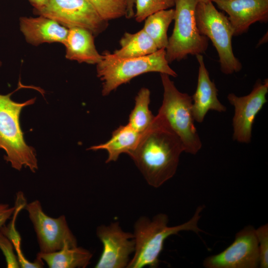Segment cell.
<instances>
[{
  "mask_svg": "<svg viewBox=\"0 0 268 268\" xmlns=\"http://www.w3.org/2000/svg\"><path fill=\"white\" fill-rule=\"evenodd\" d=\"M169 64L165 49H158L147 56L131 58H116L106 53L96 64L97 75L102 82V94L107 96L122 84L147 72H157L177 77V73Z\"/></svg>",
  "mask_w": 268,
  "mask_h": 268,
  "instance_id": "277c9868",
  "label": "cell"
},
{
  "mask_svg": "<svg viewBox=\"0 0 268 268\" xmlns=\"http://www.w3.org/2000/svg\"><path fill=\"white\" fill-rule=\"evenodd\" d=\"M104 21L126 16L127 0H87Z\"/></svg>",
  "mask_w": 268,
  "mask_h": 268,
  "instance_id": "7402d4cb",
  "label": "cell"
},
{
  "mask_svg": "<svg viewBox=\"0 0 268 268\" xmlns=\"http://www.w3.org/2000/svg\"><path fill=\"white\" fill-rule=\"evenodd\" d=\"M20 28L26 40L37 46L43 43H65L68 29L55 20L40 15L20 18Z\"/></svg>",
  "mask_w": 268,
  "mask_h": 268,
  "instance_id": "9a60e30c",
  "label": "cell"
},
{
  "mask_svg": "<svg viewBox=\"0 0 268 268\" xmlns=\"http://www.w3.org/2000/svg\"><path fill=\"white\" fill-rule=\"evenodd\" d=\"M258 242L259 254V267L261 268L268 267V225H263L256 229Z\"/></svg>",
  "mask_w": 268,
  "mask_h": 268,
  "instance_id": "cb8c5ba5",
  "label": "cell"
},
{
  "mask_svg": "<svg viewBox=\"0 0 268 268\" xmlns=\"http://www.w3.org/2000/svg\"><path fill=\"white\" fill-rule=\"evenodd\" d=\"M92 257L89 250L78 246L72 247L67 243L57 251L37 254V258L45 262L50 268H85Z\"/></svg>",
  "mask_w": 268,
  "mask_h": 268,
  "instance_id": "ac0fdd59",
  "label": "cell"
},
{
  "mask_svg": "<svg viewBox=\"0 0 268 268\" xmlns=\"http://www.w3.org/2000/svg\"><path fill=\"white\" fill-rule=\"evenodd\" d=\"M199 2H208L210 1H212V0H198Z\"/></svg>",
  "mask_w": 268,
  "mask_h": 268,
  "instance_id": "f1b7e54d",
  "label": "cell"
},
{
  "mask_svg": "<svg viewBox=\"0 0 268 268\" xmlns=\"http://www.w3.org/2000/svg\"><path fill=\"white\" fill-rule=\"evenodd\" d=\"M174 26L165 49L169 64L181 61L188 55L204 53L209 39L200 33L197 27L195 11L198 0H174Z\"/></svg>",
  "mask_w": 268,
  "mask_h": 268,
  "instance_id": "8992f818",
  "label": "cell"
},
{
  "mask_svg": "<svg viewBox=\"0 0 268 268\" xmlns=\"http://www.w3.org/2000/svg\"><path fill=\"white\" fill-rule=\"evenodd\" d=\"M65 46L66 58L79 63L97 64L103 55L97 51L94 41V35L90 31L81 27L68 29Z\"/></svg>",
  "mask_w": 268,
  "mask_h": 268,
  "instance_id": "2e32d148",
  "label": "cell"
},
{
  "mask_svg": "<svg viewBox=\"0 0 268 268\" xmlns=\"http://www.w3.org/2000/svg\"><path fill=\"white\" fill-rule=\"evenodd\" d=\"M196 58L199 72L196 90L192 97V111L195 121L201 123L209 111L224 112L226 108L218 99V90L210 78L202 55H197Z\"/></svg>",
  "mask_w": 268,
  "mask_h": 268,
  "instance_id": "5bb4252c",
  "label": "cell"
},
{
  "mask_svg": "<svg viewBox=\"0 0 268 268\" xmlns=\"http://www.w3.org/2000/svg\"><path fill=\"white\" fill-rule=\"evenodd\" d=\"M11 94H0V148L5 151L4 159L12 168L20 171L28 167L34 173L38 168L36 154L24 139L19 116L23 108L33 104L35 98L18 103L11 100Z\"/></svg>",
  "mask_w": 268,
  "mask_h": 268,
  "instance_id": "5b68a950",
  "label": "cell"
},
{
  "mask_svg": "<svg viewBox=\"0 0 268 268\" xmlns=\"http://www.w3.org/2000/svg\"><path fill=\"white\" fill-rule=\"evenodd\" d=\"M96 234L103 248L95 268H127L135 249L133 233L124 231L119 223L115 222L98 226Z\"/></svg>",
  "mask_w": 268,
  "mask_h": 268,
  "instance_id": "7c38bea8",
  "label": "cell"
},
{
  "mask_svg": "<svg viewBox=\"0 0 268 268\" xmlns=\"http://www.w3.org/2000/svg\"><path fill=\"white\" fill-rule=\"evenodd\" d=\"M150 91L141 88L135 97V104L130 115L128 124L139 133L145 132L152 124L155 116L149 109Z\"/></svg>",
  "mask_w": 268,
  "mask_h": 268,
  "instance_id": "44dd1931",
  "label": "cell"
},
{
  "mask_svg": "<svg viewBox=\"0 0 268 268\" xmlns=\"http://www.w3.org/2000/svg\"></svg>",
  "mask_w": 268,
  "mask_h": 268,
  "instance_id": "f546056e",
  "label": "cell"
},
{
  "mask_svg": "<svg viewBox=\"0 0 268 268\" xmlns=\"http://www.w3.org/2000/svg\"><path fill=\"white\" fill-rule=\"evenodd\" d=\"M173 6L174 0H135L134 17L137 22H141L155 12Z\"/></svg>",
  "mask_w": 268,
  "mask_h": 268,
  "instance_id": "603a6c76",
  "label": "cell"
},
{
  "mask_svg": "<svg viewBox=\"0 0 268 268\" xmlns=\"http://www.w3.org/2000/svg\"><path fill=\"white\" fill-rule=\"evenodd\" d=\"M184 147L179 137L155 117L129 155L150 186L158 188L175 174Z\"/></svg>",
  "mask_w": 268,
  "mask_h": 268,
  "instance_id": "6da1fadb",
  "label": "cell"
},
{
  "mask_svg": "<svg viewBox=\"0 0 268 268\" xmlns=\"http://www.w3.org/2000/svg\"><path fill=\"white\" fill-rule=\"evenodd\" d=\"M143 133L135 131L128 124L120 126L113 132L109 140L92 146L89 149L95 151L105 150L108 155L106 163L115 162L121 154L129 155L134 149Z\"/></svg>",
  "mask_w": 268,
  "mask_h": 268,
  "instance_id": "e0dca14e",
  "label": "cell"
},
{
  "mask_svg": "<svg viewBox=\"0 0 268 268\" xmlns=\"http://www.w3.org/2000/svg\"><path fill=\"white\" fill-rule=\"evenodd\" d=\"M24 208L36 233L40 253L57 251L66 243L72 247L78 246L64 215L57 218L48 216L43 211L40 201L37 200L26 203Z\"/></svg>",
  "mask_w": 268,
  "mask_h": 268,
  "instance_id": "9c48e42d",
  "label": "cell"
},
{
  "mask_svg": "<svg viewBox=\"0 0 268 268\" xmlns=\"http://www.w3.org/2000/svg\"><path fill=\"white\" fill-rule=\"evenodd\" d=\"M174 9H164L150 14L144 20L142 29L153 40L158 49H165L167 46V31L174 20Z\"/></svg>",
  "mask_w": 268,
  "mask_h": 268,
  "instance_id": "ffe728a7",
  "label": "cell"
},
{
  "mask_svg": "<svg viewBox=\"0 0 268 268\" xmlns=\"http://www.w3.org/2000/svg\"><path fill=\"white\" fill-rule=\"evenodd\" d=\"M228 15L234 36L246 32L257 22L268 21V0H212Z\"/></svg>",
  "mask_w": 268,
  "mask_h": 268,
  "instance_id": "4fadbf2b",
  "label": "cell"
},
{
  "mask_svg": "<svg viewBox=\"0 0 268 268\" xmlns=\"http://www.w3.org/2000/svg\"><path fill=\"white\" fill-rule=\"evenodd\" d=\"M206 268H256L259 267L256 229L247 226L235 235L233 242L221 253L206 258Z\"/></svg>",
  "mask_w": 268,
  "mask_h": 268,
  "instance_id": "30bf717a",
  "label": "cell"
},
{
  "mask_svg": "<svg viewBox=\"0 0 268 268\" xmlns=\"http://www.w3.org/2000/svg\"><path fill=\"white\" fill-rule=\"evenodd\" d=\"M203 208V206H198L189 221L172 227L168 226V217L164 213L156 214L151 219L146 216L139 217L134 225V255L127 268H156L164 242L168 237L182 231H192L196 233L202 231L198 227V222Z\"/></svg>",
  "mask_w": 268,
  "mask_h": 268,
  "instance_id": "7a4b0ae2",
  "label": "cell"
},
{
  "mask_svg": "<svg viewBox=\"0 0 268 268\" xmlns=\"http://www.w3.org/2000/svg\"><path fill=\"white\" fill-rule=\"evenodd\" d=\"M119 44L121 48L111 54L118 58L145 56L158 50L153 40L142 29L134 33H125Z\"/></svg>",
  "mask_w": 268,
  "mask_h": 268,
  "instance_id": "d6986e66",
  "label": "cell"
},
{
  "mask_svg": "<svg viewBox=\"0 0 268 268\" xmlns=\"http://www.w3.org/2000/svg\"><path fill=\"white\" fill-rule=\"evenodd\" d=\"M0 249L5 257L7 268H20V265L14 252V247L9 239L0 230Z\"/></svg>",
  "mask_w": 268,
  "mask_h": 268,
  "instance_id": "d4e9b609",
  "label": "cell"
},
{
  "mask_svg": "<svg viewBox=\"0 0 268 268\" xmlns=\"http://www.w3.org/2000/svg\"><path fill=\"white\" fill-rule=\"evenodd\" d=\"M195 16L200 33L211 40L217 52L222 72L231 74L239 71L242 65L233 52L234 33L228 17L219 11L212 1L199 2Z\"/></svg>",
  "mask_w": 268,
  "mask_h": 268,
  "instance_id": "52a82bcc",
  "label": "cell"
},
{
  "mask_svg": "<svg viewBox=\"0 0 268 268\" xmlns=\"http://www.w3.org/2000/svg\"><path fill=\"white\" fill-rule=\"evenodd\" d=\"M28 1L34 6V10H38L46 4L48 0H28Z\"/></svg>",
  "mask_w": 268,
  "mask_h": 268,
  "instance_id": "83f0119b",
  "label": "cell"
},
{
  "mask_svg": "<svg viewBox=\"0 0 268 268\" xmlns=\"http://www.w3.org/2000/svg\"><path fill=\"white\" fill-rule=\"evenodd\" d=\"M15 210V205L10 206L8 204L0 202V230L13 214Z\"/></svg>",
  "mask_w": 268,
  "mask_h": 268,
  "instance_id": "484cf974",
  "label": "cell"
},
{
  "mask_svg": "<svg viewBox=\"0 0 268 268\" xmlns=\"http://www.w3.org/2000/svg\"><path fill=\"white\" fill-rule=\"evenodd\" d=\"M268 79L264 81L259 79L255 83L252 91L248 95L238 97L229 93L227 99L234 108L232 120L233 138L240 143L251 142L253 124L256 116L267 102Z\"/></svg>",
  "mask_w": 268,
  "mask_h": 268,
  "instance_id": "8fae6325",
  "label": "cell"
},
{
  "mask_svg": "<svg viewBox=\"0 0 268 268\" xmlns=\"http://www.w3.org/2000/svg\"><path fill=\"white\" fill-rule=\"evenodd\" d=\"M135 0H127V9L125 16L127 18H132L134 17L135 13Z\"/></svg>",
  "mask_w": 268,
  "mask_h": 268,
  "instance_id": "4316f807",
  "label": "cell"
},
{
  "mask_svg": "<svg viewBox=\"0 0 268 268\" xmlns=\"http://www.w3.org/2000/svg\"><path fill=\"white\" fill-rule=\"evenodd\" d=\"M35 12L51 18L68 29L81 27L97 35L106 29L108 23L103 20L87 0H48Z\"/></svg>",
  "mask_w": 268,
  "mask_h": 268,
  "instance_id": "ba28073f",
  "label": "cell"
},
{
  "mask_svg": "<svg viewBox=\"0 0 268 268\" xmlns=\"http://www.w3.org/2000/svg\"><path fill=\"white\" fill-rule=\"evenodd\" d=\"M163 98L156 118L181 140L184 151L196 154L202 143L194 124L192 98L180 92L167 74L160 73Z\"/></svg>",
  "mask_w": 268,
  "mask_h": 268,
  "instance_id": "3957f363",
  "label": "cell"
}]
</instances>
